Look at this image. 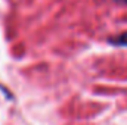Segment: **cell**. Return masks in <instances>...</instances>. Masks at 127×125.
Returning <instances> with one entry per match:
<instances>
[{
	"instance_id": "cell-2",
	"label": "cell",
	"mask_w": 127,
	"mask_h": 125,
	"mask_svg": "<svg viewBox=\"0 0 127 125\" xmlns=\"http://www.w3.org/2000/svg\"><path fill=\"white\" fill-rule=\"evenodd\" d=\"M117 3H120V4H127V0H115Z\"/></svg>"
},
{
	"instance_id": "cell-1",
	"label": "cell",
	"mask_w": 127,
	"mask_h": 125,
	"mask_svg": "<svg viewBox=\"0 0 127 125\" xmlns=\"http://www.w3.org/2000/svg\"><path fill=\"white\" fill-rule=\"evenodd\" d=\"M109 44L117 47H127V32H123L114 38H109Z\"/></svg>"
}]
</instances>
